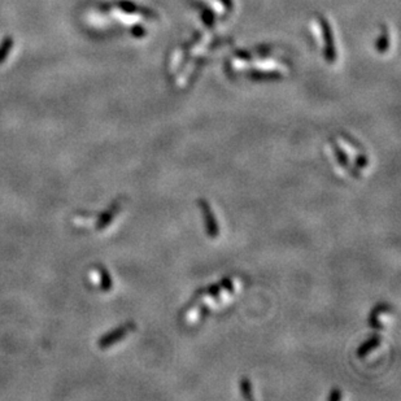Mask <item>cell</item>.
<instances>
[{
    "label": "cell",
    "mask_w": 401,
    "mask_h": 401,
    "mask_svg": "<svg viewBox=\"0 0 401 401\" xmlns=\"http://www.w3.org/2000/svg\"><path fill=\"white\" fill-rule=\"evenodd\" d=\"M380 344V339H379V336H373L371 339H369L366 343H364L363 346L358 348V351H357V356L358 357H364L366 353H369L370 351H373V348H375L376 346H379Z\"/></svg>",
    "instance_id": "obj_3"
},
{
    "label": "cell",
    "mask_w": 401,
    "mask_h": 401,
    "mask_svg": "<svg viewBox=\"0 0 401 401\" xmlns=\"http://www.w3.org/2000/svg\"><path fill=\"white\" fill-rule=\"evenodd\" d=\"M385 310H388L387 305H378V307L373 310V313H371L369 324H370L373 327H375V329H382V325L378 322V315L382 312H385Z\"/></svg>",
    "instance_id": "obj_4"
},
{
    "label": "cell",
    "mask_w": 401,
    "mask_h": 401,
    "mask_svg": "<svg viewBox=\"0 0 401 401\" xmlns=\"http://www.w3.org/2000/svg\"><path fill=\"white\" fill-rule=\"evenodd\" d=\"M219 290H221V286L219 285L210 286L209 290H208V293H209V295H212V296H218Z\"/></svg>",
    "instance_id": "obj_7"
},
{
    "label": "cell",
    "mask_w": 401,
    "mask_h": 401,
    "mask_svg": "<svg viewBox=\"0 0 401 401\" xmlns=\"http://www.w3.org/2000/svg\"><path fill=\"white\" fill-rule=\"evenodd\" d=\"M331 147H332V151H334V155H335V157H336L337 163L340 164V165L343 166L344 169H347L348 172H351V174L353 175V177L360 178V174H358L356 170H353V169L351 168V165H349V163H348V157H347V155L343 152V150H342L340 147L336 146L334 142L331 143Z\"/></svg>",
    "instance_id": "obj_2"
},
{
    "label": "cell",
    "mask_w": 401,
    "mask_h": 401,
    "mask_svg": "<svg viewBox=\"0 0 401 401\" xmlns=\"http://www.w3.org/2000/svg\"><path fill=\"white\" fill-rule=\"evenodd\" d=\"M240 391L243 397L246 398H252V388H251V383H249L248 378H242L240 380Z\"/></svg>",
    "instance_id": "obj_5"
},
{
    "label": "cell",
    "mask_w": 401,
    "mask_h": 401,
    "mask_svg": "<svg viewBox=\"0 0 401 401\" xmlns=\"http://www.w3.org/2000/svg\"><path fill=\"white\" fill-rule=\"evenodd\" d=\"M340 397H342L340 391H339V390H334V391H332L331 395H329V397H327V398H329L330 401H334V400H339V398H340Z\"/></svg>",
    "instance_id": "obj_8"
},
{
    "label": "cell",
    "mask_w": 401,
    "mask_h": 401,
    "mask_svg": "<svg viewBox=\"0 0 401 401\" xmlns=\"http://www.w3.org/2000/svg\"><path fill=\"white\" fill-rule=\"evenodd\" d=\"M199 207L203 212V217L205 219V225H207V233L209 235V238H217L219 234L218 224H217V219L214 217V214L212 213V209H210L209 204H208L205 200H199Z\"/></svg>",
    "instance_id": "obj_1"
},
{
    "label": "cell",
    "mask_w": 401,
    "mask_h": 401,
    "mask_svg": "<svg viewBox=\"0 0 401 401\" xmlns=\"http://www.w3.org/2000/svg\"><path fill=\"white\" fill-rule=\"evenodd\" d=\"M356 165L358 166V168H365V166L368 165V158H366L365 156H358V157L356 158Z\"/></svg>",
    "instance_id": "obj_6"
}]
</instances>
